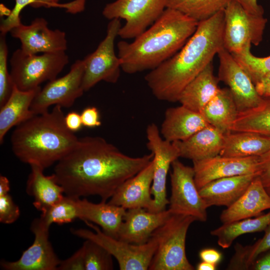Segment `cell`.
<instances>
[{"instance_id":"cell-49","label":"cell","mask_w":270,"mask_h":270,"mask_svg":"<svg viewBox=\"0 0 270 270\" xmlns=\"http://www.w3.org/2000/svg\"><path fill=\"white\" fill-rule=\"evenodd\" d=\"M10 190V184L8 178L4 176H0V196L8 194Z\"/></svg>"},{"instance_id":"cell-6","label":"cell","mask_w":270,"mask_h":270,"mask_svg":"<svg viewBox=\"0 0 270 270\" xmlns=\"http://www.w3.org/2000/svg\"><path fill=\"white\" fill-rule=\"evenodd\" d=\"M68 62L65 52L28 54L18 48L10 60V74L18 88L30 90L40 87L46 81L56 79Z\"/></svg>"},{"instance_id":"cell-44","label":"cell","mask_w":270,"mask_h":270,"mask_svg":"<svg viewBox=\"0 0 270 270\" xmlns=\"http://www.w3.org/2000/svg\"><path fill=\"white\" fill-rule=\"evenodd\" d=\"M199 256L202 261L217 265L222 260V254L216 249L206 248L200 252Z\"/></svg>"},{"instance_id":"cell-42","label":"cell","mask_w":270,"mask_h":270,"mask_svg":"<svg viewBox=\"0 0 270 270\" xmlns=\"http://www.w3.org/2000/svg\"><path fill=\"white\" fill-rule=\"evenodd\" d=\"M82 126L88 128L100 126L102 122L99 112L94 106L84 108L80 114Z\"/></svg>"},{"instance_id":"cell-45","label":"cell","mask_w":270,"mask_h":270,"mask_svg":"<svg viewBox=\"0 0 270 270\" xmlns=\"http://www.w3.org/2000/svg\"><path fill=\"white\" fill-rule=\"evenodd\" d=\"M254 84L260 96L270 97V73L262 76Z\"/></svg>"},{"instance_id":"cell-21","label":"cell","mask_w":270,"mask_h":270,"mask_svg":"<svg viewBox=\"0 0 270 270\" xmlns=\"http://www.w3.org/2000/svg\"><path fill=\"white\" fill-rule=\"evenodd\" d=\"M270 210V196L260 178H255L244 194L220 215L222 224L259 216Z\"/></svg>"},{"instance_id":"cell-1","label":"cell","mask_w":270,"mask_h":270,"mask_svg":"<svg viewBox=\"0 0 270 270\" xmlns=\"http://www.w3.org/2000/svg\"><path fill=\"white\" fill-rule=\"evenodd\" d=\"M153 158L152 152L130 156L102 137L87 136L78 138L73 148L56 162L52 174L66 196L74 198L98 196L106 202Z\"/></svg>"},{"instance_id":"cell-28","label":"cell","mask_w":270,"mask_h":270,"mask_svg":"<svg viewBox=\"0 0 270 270\" xmlns=\"http://www.w3.org/2000/svg\"><path fill=\"white\" fill-rule=\"evenodd\" d=\"M208 123L224 134L232 132L239 113L228 88L220 89L200 112Z\"/></svg>"},{"instance_id":"cell-24","label":"cell","mask_w":270,"mask_h":270,"mask_svg":"<svg viewBox=\"0 0 270 270\" xmlns=\"http://www.w3.org/2000/svg\"><path fill=\"white\" fill-rule=\"evenodd\" d=\"M76 204L78 218L99 226L104 234L118 238L126 209L106 202L93 203L85 198H76Z\"/></svg>"},{"instance_id":"cell-2","label":"cell","mask_w":270,"mask_h":270,"mask_svg":"<svg viewBox=\"0 0 270 270\" xmlns=\"http://www.w3.org/2000/svg\"><path fill=\"white\" fill-rule=\"evenodd\" d=\"M224 10L198 22L184 46L144 77L158 100L178 102L186 86L210 63L223 46Z\"/></svg>"},{"instance_id":"cell-12","label":"cell","mask_w":270,"mask_h":270,"mask_svg":"<svg viewBox=\"0 0 270 270\" xmlns=\"http://www.w3.org/2000/svg\"><path fill=\"white\" fill-rule=\"evenodd\" d=\"M147 148L152 153L154 174L150 192L154 203L151 212L166 210L169 204L166 198V184L168 174L172 162L180 157L178 148L174 142L164 140L154 123L146 128Z\"/></svg>"},{"instance_id":"cell-15","label":"cell","mask_w":270,"mask_h":270,"mask_svg":"<svg viewBox=\"0 0 270 270\" xmlns=\"http://www.w3.org/2000/svg\"><path fill=\"white\" fill-rule=\"evenodd\" d=\"M49 228L40 218L34 219L30 226V230L34 236L32 244L22 252L17 260H2V268L6 270H57L60 260L49 240Z\"/></svg>"},{"instance_id":"cell-37","label":"cell","mask_w":270,"mask_h":270,"mask_svg":"<svg viewBox=\"0 0 270 270\" xmlns=\"http://www.w3.org/2000/svg\"><path fill=\"white\" fill-rule=\"evenodd\" d=\"M6 34L0 35V107L2 106L10 97L14 85L8 68V49L6 38Z\"/></svg>"},{"instance_id":"cell-19","label":"cell","mask_w":270,"mask_h":270,"mask_svg":"<svg viewBox=\"0 0 270 270\" xmlns=\"http://www.w3.org/2000/svg\"><path fill=\"white\" fill-rule=\"evenodd\" d=\"M153 174L152 160L143 170L122 184L108 203L126 210L140 208L151 212L154 203L150 192Z\"/></svg>"},{"instance_id":"cell-22","label":"cell","mask_w":270,"mask_h":270,"mask_svg":"<svg viewBox=\"0 0 270 270\" xmlns=\"http://www.w3.org/2000/svg\"><path fill=\"white\" fill-rule=\"evenodd\" d=\"M258 176V174H252L216 179L200 188L199 192L208 208L214 206L228 208L244 194Z\"/></svg>"},{"instance_id":"cell-32","label":"cell","mask_w":270,"mask_h":270,"mask_svg":"<svg viewBox=\"0 0 270 270\" xmlns=\"http://www.w3.org/2000/svg\"><path fill=\"white\" fill-rule=\"evenodd\" d=\"M230 0H168L166 8L180 12L200 22L223 10Z\"/></svg>"},{"instance_id":"cell-7","label":"cell","mask_w":270,"mask_h":270,"mask_svg":"<svg viewBox=\"0 0 270 270\" xmlns=\"http://www.w3.org/2000/svg\"><path fill=\"white\" fill-rule=\"evenodd\" d=\"M84 222L94 232L88 229H72L75 236L96 242L116 260L120 270H147L157 249L156 238L152 235L149 240L140 245L128 243L104 234L94 223Z\"/></svg>"},{"instance_id":"cell-46","label":"cell","mask_w":270,"mask_h":270,"mask_svg":"<svg viewBox=\"0 0 270 270\" xmlns=\"http://www.w3.org/2000/svg\"><path fill=\"white\" fill-rule=\"evenodd\" d=\"M250 269L270 270V250L260 254L254 262Z\"/></svg>"},{"instance_id":"cell-9","label":"cell","mask_w":270,"mask_h":270,"mask_svg":"<svg viewBox=\"0 0 270 270\" xmlns=\"http://www.w3.org/2000/svg\"><path fill=\"white\" fill-rule=\"evenodd\" d=\"M168 0H116L106 4L102 15L107 19H124L118 34L134 38L152 26L166 8Z\"/></svg>"},{"instance_id":"cell-29","label":"cell","mask_w":270,"mask_h":270,"mask_svg":"<svg viewBox=\"0 0 270 270\" xmlns=\"http://www.w3.org/2000/svg\"><path fill=\"white\" fill-rule=\"evenodd\" d=\"M270 150V136L248 132L224 134L220 155L235 158L260 156Z\"/></svg>"},{"instance_id":"cell-27","label":"cell","mask_w":270,"mask_h":270,"mask_svg":"<svg viewBox=\"0 0 270 270\" xmlns=\"http://www.w3.org/2000/svg\"><path fill=\"white\" fill-rule=\"evenodd\" d=\"M30 167L26 192L33 197L34 206L42 212L63 198L64 190L56 182L52 174L46 176L40 168L36 166Z\"/></svg>"},{"instance_id":"cell-34","label":"cell","mask_w":270,"mask_h":270,"mask_svg":"<svg viewBox=\"0 0 270 270\" xmlns=\"http://www.w3.org/2000/svg\"><path fill=\"white\" fill-rule=\"evenodd\" d=\"M40 220L50 227L53 223L62 224L70 222L78 218L76 198L68 196L42 212Z\"/></svg>"},{"instance_id":"cell-33","label":"cell","mask_w":270,"mask_h":270,"mask_svg":"<svg viewBox=\"0 0 270 270\" xmlns=\"http://www.w3.org/2000/svg\"><path fill=\"white\" fill-rule=\"evenodd\" d=\"M264 236L252 244H236L234 253L228 264V270H248L264 252L270 250V224L264 230Z\"/></svg>"},{"instance_id":"cell-3","label":"cell","mask_w":270,"mask_h":270,"mask_svg":"<svg viewBox=\"0 0 270 270\" xmlns=\"http://www.w3.org/2000/svg\"><path fill=\"white\" fill-rule=\"evenodd\" d=\"M198 22L166 8L156 20L132 42L117 44L122 70L133 74L152 70L176 54L195 32Z\"/></svg>"},{"instance_id":"cell-43","label":"cell","mask_w":270,"mask_h":270,"mask_svg":"<svg viewBox=\"0 0 270 270\" xmlns=\"http://www.w3.org/2000/svg\"><path fill=\"white\" fill-rule=\"evenodd\" d=\"M64 122L67 128L74 132L79 130L82 126L80 114L76 112L66 114L64 116Z\"/></svg>"},{"instance_id":"cell-40","label":"cell","mask_w":270,"mask_h":270,"mask_svg":"<svg viewBox=\"0 0 270 270\" xmlns=\"http://www.w3.org/2000/svg\"><path fill=\"white\" fill-rule=\"evenodd\" d=\"M86 270L82 246L71 256L60 260L57 270Z\"/></svg>"},{"instance_id":"cell-50","label":"cell","mask_w":270,"mask_h":270,"mask_svg":"<svg viewBox=\"0 0 270 270\" xmlns=\"http://www.w3.org/2000/svg\"><path fill=\"white\" fill-rule=\"evenodd\" d=\"M216 269V264L202 261L196 266L198 270H215Z\"/></svg>"},{"instance_id":"cell-10","label":"cell","mask_w":270,"mask_h":270,"mask_svg":"<svg viewBox=\"0 0 270 270\" xmlns=\"http://www.w3.org/2000/svg\"><path fill=\"white\" fill-rule=\"evenodd\" d=\"M122 27L120 19L109 22L106 34L96 49L84 60V72L82 86L86 92L100 81L114 84L120 76L121 63L114 52V42Z\"/></svg>"},{"instance_id":"cell-26","label":"cell","mask_w":270,"mask_h":270,"mask_svg":"<svg viewBox=\"0 0 270 270\" xmlns=\"http://www.w3.org/2000/svg\"><path fill=\"white\" fill-rule=\"evenodd\" d=\"M41 88L30 90H22L15 86L5 104L0 107V144L6 134L14 126L27 120L34 114L30 110L32 102Z\"/></svg>"},{"instance_id":"cell-20","label":"cell","mask_w":270,"mask_h":270,"mask_svg":"<svg viewBox=\"0 0 270 270\" xmlns=\"http://www.w3.org/2000/svg\"><path fill=\"white\" fill-rule=\"evenodd\" d=\"M208 125L200 112L181 105L166 110L160 131L164 140L172 142L186 140Z\"/></svg>"},{"instance_id":"cell-5","label":"cell","mask_w":270,"mask_h":270,"mask_svg":"<svg viewBox=\"0 0 270 270\" xmlns=\"http://www.w3.org/2000/svg\"><path fill=\"white\" fill-rule=\"evenodd\" d=\"M196 220L192 216L172 214L152 233L158 245L148 270H194L186 257V240L190 226Z\"/></svg>"},{"instance_id":"cell-51","label":"cell","mask_w":270,"mask_h":270,"mask_svg":"<svg viewBox=\"0 0 270 270\" xmlns=\"http://www.w3.org/2000/svg\"><path fill=\"white\" fill-rule=\"evenodd\" d=\"M266 189L268 192V193L270 194V186H267L266 188Z\"/></svg>"},{"instance_id":"cell-16","label":"cell","mask_w":270,"mask_h":270,"mask_svg":"<svg viewBox=\"0 0 270 270\" xmlns=\"http://www.w3.org/2000/svg\"><path fill=\"white\" fill-rule=\"evenodd\" d=\"M10 32L20 40V50L26 54L65 52L67 49L66 33L58 29H50L42 18H35L29 25L21 22Z\"/></svg>"},{"instance_id":"cell-35","label":"cell","mask_w":270,"mask_h":270,"mask_svg":"<svg viewBox=\"0 0 270 270\" xmlns=\"http://www.w3.org/2000/svg\"><path fill=\"white\" fill-rule=\"evenodd\" d=\"M251 46L236 54H232L235 60L250 76L254 84L270 73V56L258 57L252 54Z\"/></svg>"},{"instance_id":"cell-23","label":"cell","mask_w":270,"mask_h":270,"mask_svg":"<svg viewBox=\"0 0 270 270\" xmlns=\"http://www.w3.org/2000/svg\"><path fill=\"white\" fill-rule=\"evenodd\" d=\"M224 140V134L209 124L186 140L172 142L178 149L180 157L193 162L220 154Z\"/></svg>"},{"instance_id":"cell-38","label":"cell","mask_w":270,"mask_h":270,"mask_svg":"<svg viewBox=\"0 0 270 270\" xmlns=\"http://www.w3.org/2000/svg\"><path fill=\"white\" fill-rule=\"evenodd\" d=\"M20 211L8 194L0 196V222L5 224H11L18 218Z\"/></svg>"},{"instance_id":"cell-13","label":"cell","mask_w":270,"mask_h":270,"mask_svg":"<svg viewBox=\"0 0 270 270\" xmlns=\"http://www.w3.org/2000/svg\"><path fill=\"white\" fill-rule=\"evenodd\" d=\"M84 72V60H76L68 74L49 81L40 88L32 102L30 110L34 114H39L48 111L52 105L72 106L84 92L82 86Z\"/></svg>"},{"instance_id":"cell-31","label":"cell","mask_w":270,"mask_h":270,"mask_svg":"<svg viewBox=\"0 0 270 270\" xmlns=\"http://www.w3.org/2000/svg\"><path fill=\"white\" fill-rule=\"evenodd\" d=\"M232 132H248L270 136V97L256 106L239 112Z\"/></svg>"},{"instance_id":"cell-48","label":"cell","mask_w":270,"mask_h":270,"mask_svg":"<svg viewBox=\"0 0 270 270\" xmlns=\"http://www.w3.org/2000/svg\"><path fill=\"white\" fill-rule=\"evenodd\" d=\"M58 1L59 0H34V2L30 6L34 8L42 6L50 8L58 6Z\"/></svg>"},{"instance_id":"cell-14","label":"cell","mask_w":270,"mask_h":270,"mask_svg":"<svg viewBox=\"0 0 270 270\" xmlns=\"http://www.w3.org/2000/svg\"><path fill=\"white\" fill-rule=\"evenodd\" d=\"M219 59L218 78L230 90L239 112L257 106L262 97L246 72L231 53L222 48L218 53Z\"/></svg>"},{"instance_id":"cell-18","label":"cell","mask_w":270,"mask_h":270,"mask_svg":"<svg viewBox=\"0 0 270 270\" xmlns=\"http://www.w3.org/2000/svg\"><path fill=\"white\" fill-rule=\"evenodd\" d=\"M172 214L168 210L158 212L140 208L126 210L118 239L135 244H144Z\"/></svg>"},{"instance_id":"cell-17","label":"cell","mask_w":270,"mask_h":270,"mask_svg":"<svg viewBox=\"0 0 270 270\" xmlns=\"http://www.w3.org/2000/svg\"><path fill=\"white\" fill-rule=\"evenodd\" d=\"M192 162L194 181L198 190L216 179L252 174H259L258 156L235 158L219 154Z\"/></svg>"},{"instance_id":"cell-36","label":"cell","mask_w":270,"mask_h":270,"mask_svg":"<svg viewBox=\"0 0 270 270\" xmlns=\"http://www.w3.org/2000/svg\"><path fill=\"white\" fill-rule=\"evenodd\" d=\"M82 246L86 270H112L114 269L112 254L100 245L86 240Z\"/></svg>"},{"instance_id":"cell-25","label":"cell","mask_w":270,"mask_h":270,"mask_svg":"<svg viewBox=\"0 0 270 270\" xmlns=\"http://www.w3.org/2000/svg\"><path fill=\"white\" fill-rule=\"evenodd\" d=\"M219 82L218 77L214 74L211 62L186 86L178 102L181 105L200 112L219 91Z\"/></svg>"},{"instance_id":"cell-39","label":"cell","mask_w":270,"mask_h":270,"mask_svg":"<svg viewBox=\"0 0 270 270\" xmlns=\"http://www.w3.org/2000/svg\"><path fill=\"white\" fill-rule=\"evenodd\" d=\"M34 0H16L14 8L10 11L7 18L2 20L0 25L1 33L6 34L14 27L21 23L20 13L27 6H30Z\"/></svg>"},{"instance_id":"cell-8","label":"cell","mask_w":270,"mask_h":270,"mask_svg":"<svg viewBox=\"0 0 270 270\" xmlns=\"http://www.w3.org/2000/svg\"><path fill=\"white\" fill-rule=\"evenodd\" d=\"M223 46L231 54L242 52L262 40L268 22L264 15L246 10L236 0H230L224 10Z\"/></svg>"},{"instance_id":"cell-41","label":"cell","mask_w":270,"mask_h":270,"mask_svg":"<svg viewBox=\"0 0 270 270\" xmlns=\"http://www.w3.org/2000/svg\"><path fill=\"white\" fill-rule=\"evenodd\" d=\"M259 174L264 186H270V150L258 156Z\"/></svg>"},{"instance_id":"cell-11","label":"cell","mask_w":270,"mask_h":270,"mask_svg":"<svg viewBox=\"0 0 270 270\" xmlns=\"http://www.w3.org/2000/svg\"><path fill=\"white\" fill-rule=\"evenodd\" d=\"M171 166V196L168 210L172 214L192 216L196 220L206 221L208 208L196 186L194 168L184 165L178 159Z\"/></svg>"},{"instance_id":"cell-47","label":"cell","mask_w":270,"mask_h":270,"mask_svg":"<svg viewBox=\"0 0 270 270\" xmlns=\"http://www.w3.org/2000/svg\"><path fill=\"white\" fill-rule=\"evenodd\" d=\"M248 12L256 14H264L263 8L258 4V0H236Z\"/></svg>"},{"instance_id":"cell-4","label":"cell","mask_w":270,"mask_h":270,"mask_svg":"<svg viewBox=\"0 0 270 270\" xmlns=\"http://www.w3.org/2000/svg\"><path fill=\"white\" fill-rule=\"evenodd\" d=\"M62 107L35 114L17 125L10 142L14 155L22 162L44 170L67 154L78 138L65 124Z\"/></svg>"},{"instance_id":"cell-30","label":"cell","mask_w":270,"mask_h":270,"mask_svg":"<svg viewBox=\"0 0 270 270\" xmlns=\"http://www.w3.org/2000/svg\"><path fill=\"white\" fill-rule=\"evenodd\" d=\"M270 224V211L259 216L222 224L212 230L210 234L217 238L218 246L223 248L230 247L239 236L264 231Z\"/></svg>"}]
</instances>
